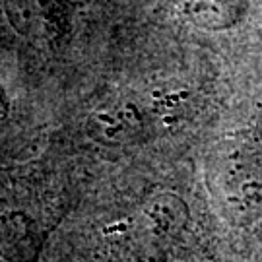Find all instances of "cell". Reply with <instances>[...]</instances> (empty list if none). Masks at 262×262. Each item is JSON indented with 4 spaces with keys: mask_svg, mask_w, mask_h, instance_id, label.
I'll return each instance as SVG.
<instances>
[{
    "mask_svg": "<svg viewBox=\"0 0 262 262\" xmlns=\"http://www.w3.org/2000/svg\"><path fill=\"white\" fill-rule=\"evenodd\" d=\"M247 0H187L188 12L198 21H208L212 28L227 26L239 18Z\"/></svg>",
    "mask_w": 262,
    "mask_h": 262,
    "instance_id": "1",
    "label": "cell"
}]
</instances>
